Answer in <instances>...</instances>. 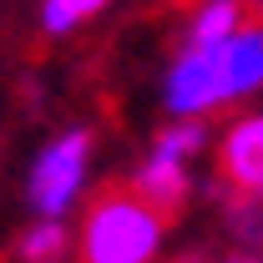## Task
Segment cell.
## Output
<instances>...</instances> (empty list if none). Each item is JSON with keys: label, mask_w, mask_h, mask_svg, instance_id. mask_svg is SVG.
<instances>
[{"label": "cell", "mask_w": 263, "mask_h": 263, "mask_svg": "<svg viewBox=\"0 0 263 263\" xmlns=\"http://www.w3.org/2000/svg\"><path fill=\"white\" fill-rule=\"evenodd\" d=\"M223 76L228 97H248L263 86V31H233L223 41Z\"/></svg>", "instance_id": "cell-6"}, {"label": "cell", "mask_w": 263, "mask_h": 263, "mask_svg": "<svg viewBox=\"0 0 263 263\" xmlns=\"http://www.w3.org/2000/svg\"><path fill=\"white\" fill-rule=\"evenodd\" d=\"M106 0H46L41 5V26L51 35H66V31H76L86 15H97Z\"/></svg>", "instance_id": "cell-9"}, {"label": "cell", "mask_w": 263, "mask_h": 263, "mask_svg": "<svg viewBox=\"0 0 263 263\" xmlns=\"http://www.w3.org/2000/svg\"><path fill=\"white\" fill-rule=\"evenodd\" d=\"M91 177V137L86 132H61L35 152L31 172H26V202L35 208V218H56L76 208V197Z\"/></svg>", "instance_id": "cell-2"}, {"label": "cell", "mask_w": 263, "mask_h": 263, "mask_svg": "<svg viewBox=\"0 0 263 263\" xmlns=\"http://www.w3.org/2000/svg\"><path fill=\"white\" fill-rule=\"evenodd\" d=\"M233 31H238V0H213V5L197 10L187 46H223Z\"/></svg>", "instance_id": "cell-7"}, {"label": "cell", "mask_w": 263, "mask_h": 263, "mask_svg": "<svg viewBox=\"0 0 263 263\" xmlns=\"http://www.w3.org/2000/svg\"><path fill=\"white\" fill-rule=\"evenodd\" d=\"M61 253H66V223H56V218H41L21 233V258L26 263H61Z\"/></svg>", "instance_id": "cell-8"}, {"label": "cell", "mask_w": 263, "mask_h": 263, "mask_svg": "<svg viewBox=\"0 0 263 263\" xmlns=\"http://www.w3.org/2000/svg\"><path fill=\"white\" fill-rule=\"evenodd\" d=\"M228 263H253V258H228Z\"/></svg>", "instance_id": "cell-10"}, {"label": "cell", "mask_w": 263, "mask_h": 263, "mask_svg": "<svg viewBox=\"0 0 263 263\" xmlns=\"http://www.w3.org/2000/svg\"><path fill=\"white\" fill-rule=\"evenodd\" d=\"M162 233L167 218L137 193H101L81 218L76 253L81 263H157Z\"/></svg>", "instance_id": "cell-1"}, {"label": "cell", "mask_w": 263, "mask_h": 263, "mask_svg": "<svg viewBox=\"0 0 263 263\" xmlns=\"http://www.w3.org/2000/svg\"><path fill=\"white\" fill-rule=\"evenodd\" d=\"M223 172L238 193L263 197V117H243L223 142Z\"/></svg>", "instance_id": "cell-5"}, {"label": "cell", "mask_w": 263, "mask_h": 263, "mask_svg": "<svg viewBox=\"0 0 263 263\" xmlns=\"http://www.w3.org/2000/svg\"><path fill=\"white\" fill-rule=\"evenodd\" d=\"M228 97V76H223V46H187L182 61L167 71V106L177 117H202Z\"/></svg>", "instance_id": "cell-4"}, {"label": "cell", "mask_w": 263, "mask_h": 263, "mask_svg": "<svg viewBox=\"0 0 263 263\" xmlns=\"http://www.w3.org/2000/svg\"><path fill=\"white\" fill-rule=\"evenodd\" d=\"M202 122L197 117H177V127H167L152 147V157L137 167V197L157 213H172L182 197H187V157L202 147Z\"/></svg>", "instance_id": "cell-3"}]
</instances>
